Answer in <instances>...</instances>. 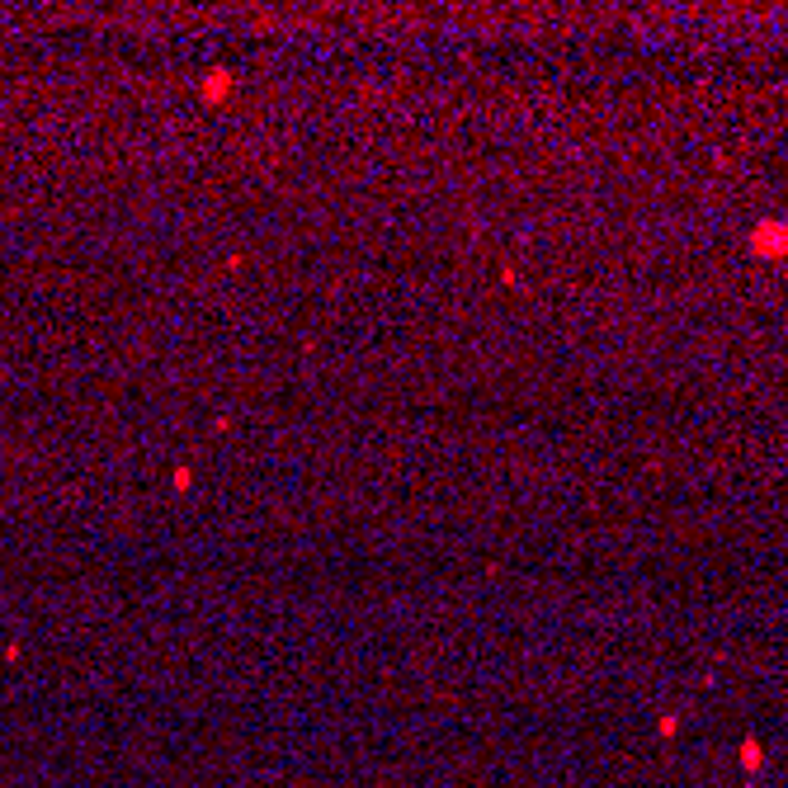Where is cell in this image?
<instances>
[{"label": "cell", "mask_w": 788, "mask_h": 788, "mask_svg": "<svg viewBox=\"0 0 788 788\" xmlns=\"http://www.w3.org/2000/svg\"><path fill=\"white\" fill-rule=\"evenodd\" d=\"M751 255L760 260H788V222L765 218L751 227Z\"/></svg>", "instance_id": "1"}, {"label": "cell", "mask_w": 788, "mask_h": 788, "mask_svg": "<svg viewBox=\"0 0 788 788\" xmlns=\"http://www.w3.org/2000/svg\"><path fill=\"white\" fill-rule=\"evenodd\" d=\"M227 90H232V76H227V71H213V76L203 81V100H222Z\"/></svg>", "instance_id": "2"}, {"label": "cell", "mask_w": 788, "mask_h": 788, "mask_svg": "<svg viewBox=\"0 0 788 788\" xmlns=\"http://www.w3.org/2000/svg\"><path fill=\"white\" fill-rule=\"evenodd\" d=\"M741 760H746V765L755 770V765H760V746H755V741H746V751H741Z\"/></svg>", "instance_id": "3"}]
</instances>
